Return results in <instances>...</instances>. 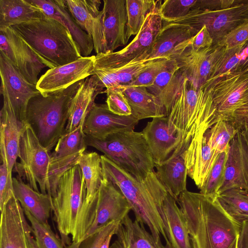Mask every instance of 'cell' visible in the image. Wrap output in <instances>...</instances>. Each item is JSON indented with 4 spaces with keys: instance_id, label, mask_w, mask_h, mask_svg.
Wrapping results in <instances>:
<instances>
[{
    "instance_id": "cell-9",
    "label": "cell",
    "mask_w": 248,
    "mask_h": 248,
    "mask_svg": "<svg viewBox=\"0 0 248 248\" xmlns=\"http://www.w3.org/2000/svg\"><path fill=\"white\" fill-rule=\"evenodd\" d=\"M212 102L202 123L204 133L217 123L234 120L235 111L248 102V73L232 71L212 85Z\"/></svg>"
},
{
    "instance_id": "cell-56",
    "label": "cell",
    "mask_w": 248,
    "mask_h": 248,
    "mask_svg": "<svg viewBox=\"0 0 248 248\" xmlns=\"http://www.w3.org/2000/svg\"><path fill=\"white\" fill-rule=\"evenodd\" d=\"M117 231L110 232L102 242L100 248H109L110 243L112 236L116 234Z\"/></svg>"
},
{
    "instance_id": "cell-10",
    "label": "cell",
    "mask_w": 248,
    "mask_h": 248,
    "mask_svg": "<svg viewBox=\"0 0 248 248\" xmlns=\"http://www.w3.org/2000/svg\"><path fill=\"white\" fill-rule=\"evenodd\" d=\"M248 0H240L230 7L221 10L192 8L185 16L170 23L188 25L194 35L205 26L214 46L218 45L229 32L248 17Z\"/></svg>"
},
{
    "instance_id": "cell-46",
    "label": "cell",
    "mask_w": 248,
    "mask_h": 248,
    "mask_svg": "<svg viewBox=\"0 0 248 248\" xmlns=\"http://www.w3.org/2000/svg\"><path fill=\"white\" fill-rule=\"evenodd\" d=\"M120 222L112 221L98 228L92 234L82 240L76 247L69 246L68 248H100L107 236L111 232L117 231Z\"/></svg>"
},
{
    "instance_id": "cell-29",
    "label": "cell",
    "mask_w": 248,
    "mask_h": 248,
    "mask_svg": "<svg viewBox=\"0 0 248 248\" xmlns=\"http://www.w3.org/2000/svg\"><path fill=\"white\" fill-rule=\"evenodd\" d=\"M115 235L109 248H172L170 244L164 245L161 240L156 241L143 223L133 221L129 215L120 222Z\"/></svg>"
},
{
    "instance_id": "cell-22",
    "label": "cell",
    "mask_w": 248,
    "mask_h": 248,
    "mask_svg": "<svg viewBox=\"0 0 248 248\" xmlns=\"http://www.w3.org/2000/svg\"><path fill=\"white\" fill-rule=\"evenodd\" d=\"M46 16L64 26L70 32L82 57H88L94 49L92 38L77 23L64 0H27Z\"/></svg>"
},
{
    "instance_id": "cell-19",
    "label": "cell",
    "mask_w": 248,
    "mask_h": 248,
    "mask_svg": "<svg viewBox=\"0 0 248 248\" xmlns=\"http://www.w3.org/2000/svg\"><path fill=\"white\" fill-rule=\"evenodd\" d=\"M139 121L132 115L122 116L110 111L107 104H95L83 125L85 135L103 139L112 134L125 130H134Z\"/></svg>"
},
{
    "instance_id": "cell-41",
    "label": "cell",
    "mask_w": 248,
    "mask_h": 248,
    "mask_svg": "<svg viewBox=\"0 0 248 248\" xmlns=\"http://www.w3.org/2000/svg\"><path fill=\"white\" fill-rule=\"evenodd\" d=\"M245 45L226 49L216 62L205 83L212 86L218 78L232 71L241 61L242 58L240 52Z\"/></svg>"
},
{
    "instance_id": "cell-30",
    "label": "cell",
    "mask_w": 248,
    "mask_h": 248,
    "mask_svg": "<svg viewBox=\"0 0 248 248\" xmlns=\"http://www.w3.org/2000/svg\"><path fill=\"white\" fill-rule=\"evenodd\" d=\"M185 75L177 61L170 58L156 78L153 84L147 88L164 107L167 116L170 113Z\"/></svg>"
},
{
    "instance_id": "cell-12",
    "label": "cell",
    "mask_w": 248,
    "mask_h": 248,
    "mask_svg": "<svg viewBox=\"0 0 248 248\" xmlns=\"http://www.w3.org/2000/svg\"><path fill=\"white\" fill-rule=\"evenodd\" d=\"M0 51L28 82L36 86L38 75L47 66L11 27L0 30Z\"/></svg>"
},
{
    "instance_id": "cell-33",
    "label": "cell",
    "mask_w": 248,
    "mask_h": 248,
    "mask_svg": "<svg viewBox=\"0 0 248 248\" xmlns=\"http://www.w3.org/2000/svg\"><path fill=\"white\" fill-rule=\"evenodd\" d=\"M130 107L132 115L139 121L167 116L158 99L145 87L120 86Z\"/></svg>"
},
{
    "instance_id": "cell-32",
    "label": "cell",
    "mask_w": 248,
    "mask_h": 248,
    "mask_svg": "<svg viewBox=\"0 0 248 248\" xmlns=\"http://www.w3.org/2000/svg\"><path fill=\"white\" fill-rule=\"evenodd\" d=\"M14 194L24 211L29 212L39 222L48 225L52 201L48 195L37 192L21 179L13 177Z\"/></svg>"
},
{
    "instance_id": "cell-16",
    "label": "cell",
    "mask_w": 248,
    "mask_h": 248,
    "mask_svg": "<svg viewBox=\"0 0 248 248\" xmlns=\"http://www.w3.org/2000/svg\"><path fill=\"white\" fill-rule=\"evenodd\" d=\"M131 210L130 205L120 189L104 174L97 192L94 219L82 240L110 222H121Z\"/></svg>"
},
{
    "instance_id": "cell-35",
    "label": "cell",
    "mask_w": 248,
    "mask_h": 248,
    "mask_svg": "<svg viewBox=\"0 0 248 248\" xmlns=\"http://www.w3.org/2000/svg\"><path fill=\"white\" fill-rule=\"evenodd\" d=\"M44 16L40 9L27 0H0V30Z\"/></svg>"
},
{
    "instance_id": "cell-52",
    "label": "cell",
    "mask_w": 248,
    "mask_h": 248,
    "mask_svg": "<svg viewBox=\"0 0 248 248\" xmlns=\"http://www.w3.org/2000/svg\"><path fill=\"white\" fill-rule=\"evenodd\" d=\"M237 248H248V220L241 225Z\"/></svg>"
},
{
    "instance_id": "cell-1",
    "label": "cell",
    "mask_w": 248,
    "mask_h": 248,
    "mask_svg": "<svg viewBox=\"0 0 248 248\" xmlns=\"http://www.w3.org/2000/svg\"><path fill=\"white\" fill-rule=\"evenodd\" d=\"M177 202L186 220L192 248H237L241 225L215 198L186 190Z\"/></svg>"
},
{
    "instance_id": "cell-42",
    "label": "cell",
    "mask_w": 248,
    "mask_h": 248,
    "mask_svg": "<svg viewBox=\"0 0 248 248\" xmlns=\"http://www.w3.org/2000/svg\"><path fill=\"white\" fill-rule=\"evenodd\" d=\"M227 153H220L212 167L200 193L215 198L222 184L224 176Z\"/></svg>"
},
{
    "instance_id": "cell-34",
    "label": "cell",
    "mask_w": 248,
    "mask_h": 248,
    "mask_svg": "<svg viewBox=\"0 0 248 248\" xmlns=\"http://www.w3.org/2000/svg\"><path fill=\"white\" fill-rule=\"evenodd\" d=\"M157 59L133 61L117 68H104L94 66L93 75L96 76L105 88L109 89L129 84Z\"/></svg>"
},
{
    "instance_id": "cell-45",
    "label": "cell",
    "mask_w": 248,
    "mask_h": 248,
    "mask_svg": "<svg viewBox=\"0 0 248 248\" xmlns=\"http://www.w3.org/2000/svg\"><path fill=\"white\" fill-rule=\"evenodd\" d=\"M105 92L107 95V105L110 111L122 116L132 114L130 107L120 86L106 89Z\"/></svg>"
},
{
    "instance_id": "cell-23",
    "label": "cell",
    "mask_w": 248,
    "mask_h": 248,
    "mask_svg": "<svg viewBox=\"0 0 248 248\" xmlns=\"http://www.w3.org/2000/svg\"><path fill=\"white\" fill-rule=\"evenodd\" d=\"M219 154L213 150L203 133L195 135L186 151L187 175L201 189Z\"/></svg>"
},
{
    "instance_id": "cell-37",
    "label": "cell",
    "mask_w": 248,
    "mask_h": 248,
    "mask_svg": "<svg viewBox=\"0 0 248 248\" xmlns=\"http://www.w3.org/2000/svg\"><path fill=\"white\" fill-rule=\"evenodd\" d=\"M85 137L82 125L70 132L64 133L50 154V164L65 160L78 159L87 148Z\"/></svg>"
},
{
    "instance_id": "cell-49",
    "label": "cell",
    "mask_w": 248,
    "mask_h": 248,
    "mask_svg": "<svg viewBox=\"0 0 248 248\" xmlns=\"http://www.w3.org/2000/svg\"><path fill=\"white\" fill-rule=\"evenodd\" d=\"M0 210L2 211L4 206L14 196L13 182L8 179V170L5 157L0 155Z\"/></svg>"
},
{
    "instance_id": "cell-54",
    "label": "cell",
    "mask_w": 248,
    "mask_h": 248,
    "mask_svg": "<svg viewBox=\"0 0 248 248\" xmlns=\"http://www.w3.org/2000/svg\"><path fill=\"white\" fill-rule=\"evenodd\" d=\"M248 145V117L235 121Z\"/></svg>"
},
{
    "instance_id": "cell-4",
    "label": "cell",
    "mask_w": 248,
    "mask_h": 248,
    "mask_svg": "<svg viewBox=\"0 0 248 248\" xmlns=\"http://www.w3.org/2000/svg\"><path fill=\"white\" fill-rule=\"evenodd\" d=\"M11 27L49 68L71 63L82 57L69 31L46 15Z\"/></svg>"
},
{
    "instance_id": "cell-39",
    "label": "cell",
    "mask_w": 248,
    "mask_h": 248,
    "mask_svg": "<svg viewBox=\"0 0 248 248\" xmlns=\"http://www.w3.org/2000/svg\"><path fill=\"white\" fill-rule=\"evenodd\" d=\"M238 130L234 120H223L214 124L203 134L213 150L220 154L228 153L230 143Z\"/></svg>"
},
{
    "instance_id": "cell-18",
    "label": "cell",
    "mask_w": 248,
    "mask_h": 248,
    "mask_svg": "<svg viewBox=\"0 0 248 248\" xmlns=\"http://www.w3.org/2000/svg\"><path fill=\"white\" fill-rule=\"evenodd\" d=\"M103 2L101 10V53H108L127 43L126 0H104Z\"/></svg>"
},
{
    "instance_id": "cell-28",
    "label": "cell",
    "mask_w": 248,
    "mask_h": 248,
    "mask_svg": "<svg viewBox=\"0 0 248 248\" xmlns=\"http://www.w3.org/2000/svg\"><path fill=\"white\" fill-rule=\"evenodd\" d=\"M194 35L192 30L188 25L164 22L152 47L139 61L170 59L181 44Z\"/></svg>"
},
{
    "instance_id": "cell-20",
    "label": "cell",
    "mask_w": 248,
    "mask_h": 248,
    "mask_svg": "<svg viewBox=\"0 0 248 248\" xmlns=\"http://www.w3.org/2000/svg\"><path fill=\"white\" fill-rule=\"evenodd\" d=\"M232 188L248 191V145L239 129L230 143L224 178L217 195Z\"/></svg>"
},
{
    "instance_id": "cell-21",
    "label": "cell",
    "mask_w": 248,
    "mask_h": 248,
    "mask_svg": "<svg viewBox=\"0 0 248 248\" xmlns=\"http://www.w3.org/2000/svg\"><path fill=\"white\" fill-rule=\"evenodd\" d=\"M191 140L186 139L181 141L165 161L155 165L158 178L176 201L179 195L187 190L188 175L185 157Z\"/></svg>"
},
{
    "instance_id": "cell-43",
    "label": "cell",
    "mask_w": 248,
    "mask_h": 248,
    "mask_svg": "<svg viewBox=\"0 0 248 248\" xmlns=\"http://www.w3.org/2000/svg\"><path fill=\"white\" fill-rule=\"evenodd\" d=\"M24 212L31 223L32 233L39 248H64L62 241L53 232L49 224H42L28 211Z\"/></svg>"
},
{
    "instance_id": "cell-6",
    "label": "cell",
    "mask_w": 248,
    "mask_h": 248,
    "mask_svg": "<svg viewBox=\"0 0 248 248\" xmlns=\"http://www.w3.org/2000/svg\"><path fill=\"white\" fill-rule=\"evenodd\" d=\"M87 146L93 147L139 180L155 170V163L142 132L125 130L101 140L85 135Z\"/></svg>"
},
{
    "instance_id": "cell-51",
    "label": "cell",
    "mask_w": 248,
    "mask_h": 248,
    "mask_svg": "<svg viewBox=\"0 0 248 248\" xmlns=\"http://www.w3.org/2000/svg\"><path fill=\"white\" fill-rule=\"evenodd\" d=\"M234 0H197L193 8L217 10L226 9L240 2Z\"/></svg>"
},
{
    "instance_id": "cell-14",
    "label": "cell",
    "mask_w": 248,
    "mask_h": 248,
    "mask_svg": "<svg viewBox=\"0 0 248 248\" xmlns=\"http://www.w3.org/2000/svg\"><path fill=\"white\" fill-rule=\"evenodd\" d=\"M0 213V248H33L31 226L14 195Z\"/></svg>"
},
{
    "instance_id": "cell-53",
    "label": "cell",
    "mask_w": 248,
    "mask_h": 248,
    "mask_svg": "<svg viewBox=\"0 0 248 248\" xmlns=\"http://www.w3.org/2000/svg\"><path fill=\"white\" fill-rule=\"evenodd\" d=\"M241 60L239 64L232 70L243 71L248 67V43L247 42L241 51Z\"/></svg>"
},
{
    "instance_id": "cell-58",
    "label": "cell",
    "mask_w": 248,
    "mask_h": 248,
    "mask_svg": "<svg viewBox=\"0 0 248 248\" xmlns=\"http://www.w3.org/2000/svg\"><path fill=\"white\" fill-rule=\"evenodd\" d=\"M243 71L244 72L248 73V67Z\"/></svg>"
},
{
    "instance_id": "cell-48",
    "label": "cell",
    "mask_w": 248,
    "mask_h": 248,
    "mask_svg": "<svg viewBox=\"0 0 248 248\" xmlns=\"http://www.w3.org/2000/svg\"><path fill=\"white\" fill-rule=\"evenodd\" d=\"M248 41V17L229 32L218 44L226 49L244 46Z\"/></svg>"
},
{
    "instance_id": "cell-55",
    "label": "cell",
    "mask_w": 248,
    "mask_h": 248,
    "mask_svg": "<svg viewBox=\"0 0 248 248\" xmlns=\"http://www.w3.org/2000/svg\"><path fill=\"white\" fill-rule=\"evenodd\" d=\"M247 117H248V102L235 111L234 120L236 121Z\"/></svg>"
},
{
    "instance_id": "cell-50",
    "label": "cell",
    "mask_w": 248,
    "mask_h": 248,
    "mask_svg": "<svg viewBox=\"0 0 248 248\" xmlns=\"http://www.w3.org/2000/svg\"><path fill=\"white\" fill-rule=\"evenodd\" d=\"M182 46L198 52L213 46V40L205 26L190 39L182 43Z\"/></svg>"
},
{
    "instance_id": "cell-24",
    "label": "cell",
    "mask_w": 248,
    "mask_h": 248,
    "mask_svg": "<svg viewBox=\"0 0 248 248\" xmlns=\"http://www.w3.org/2000/svg\"><path fill=\"white\" fill-rule=\"evenodd\" d=\"M26 124L17 119L10 104L3 100L0 113V155L5 156L11 182H13L12 171L18 156L20 134Z\"/></svg>"
},
{
    "instance_id": "cell-5",
    "label": "cell",
    "mask_w": 248,
    "mask_h": 248,
    "mask_svg": "<svg viewBox=\"0 0 248 248\" xmlns=\"http://www.w3.org/2000/svg\"><path fill=\"white\" fill-rule=\"evenodd\" d=\"M84 80L46 96L40 93L29 101L26 123L31 126L41 145L49 152L65 133L72 100Z\"/></svg>"
},
{
    "instance_id": "cell-7",
    "label": "cell",
    "mask_w": 248,
    "mask_h": 248,
    "mask_svg": "<svg viewBox=\"0 0 248 248\" xmlns=\"http://www.w3.org/2000/svg\"><path fill=\"white\" fill-rule=\"evenodd\" d=\"M212 91L211 86L204 83L198 88L185 76L167 116L170 132L178 139L179 144L196 133Z\"/></svg>"
},
{
    "instance_id": "cell-13",
    "label": "cell",
    "mask_w": 248,
    "mask_h": 248,
    "mask_svg": "<svg viewBox=\"0 0 248 248\" xmlns=\"http://www.w3.org/2000/svg\"><path fill=\"white\" fill-rule=\"evenodd\" d=\"M0 93L11 105L17 119L26 124V112L30 100L40 93L17 68L0 53Z\"/></svg>"
},
{
    "instance_id": "cell-17",
    "label": "cell",
    "mask_w": 248,
    "mask_h": 248,
    "mask_svg": "<svg viewBox=\"0 0 248 248\" xmlns=\"http://www.w3.org/2000/svg\"><path fill=\"white\" fill-rule=\"evenodd\" d=\"M95 56L81 57L63 65L49 68L38 79L36 88L43 95L67 88L93 75Z\"/></svg>"
},
{
    "instance_id": "cell-25",
    "label": "cell",
    "mask_w": 248,
    "mask_h": 248,
    "mask_svg": "<svg viewBox=\"0 0 248 248\" xmlns=\"http://www.w3.org/2000/svg\"><path fill=\"white\" fill-rule=\"evenodd\" d=\"M142 132L155 166L165 161L179 145L178 139L170 132L167 116L153 118Z\"/></svg>"
},
{
    "instance_id": "cell-11",
    "label": "cell",
    "mask_w": 248,
    "mask_h": 248,
    "mask_svg": "<svg viewBox=\"0 0 248 248\" xmlns=\"http://www.w3.org/2000/svg\"><path fill=\"white\" fill-rule=\"evenodd\" d=\"M160 2V0L156 1L140 31L127 46L118 51L97 54L94 67L117 68L133 61H139L152 47L162 27L163 20L159 13Z\"/></svg>"
},
{
    "instance_id": "cell-40",
    "label": "cell",
    "mask_w": 248,
    "mask_h": 248,
    "mask_svg": "<svg viewBox=\"0 0 248 248\" xmlns=\"http://www.w3.org/2000/svg\"><path fill=\"white\" fill-rule=\"evenodd\" d=\"M156 2L154 0H126L127 21L125 36L127 42L131 36L139 32Z\"/></svg>"
},
{
    "instance_id": "cell-31",
    "label": "cell",
    "mask_w": 248,
    "mask_h": 248,
    "mask_svg": "<svg viewBox=\"0 0 248 248\" xmlns=\"http://www.w3.org/2000/svg\"><path fill=\"white\" fill-rule=\"evenodd\" d=\"M177 203L168 193L163 206L166 235L172 248H192L186 220Z\"/></svg>"
},
{
    "instance_id": "cell-8",
    "label": "cell",
    "mask_w": 248,
    "mask_h": 248,
    "mask_svg": "<svg viewBox=\"0 0 248 248\" xmlns=\"http://www.w3.org/2000/svg\"><path fill=\"white\" fill-rule=\"evenodd\" d=\"M18 157L19 162H16L13 170L17 174V178L25 180L37 192H39V186L41 193L49 196L50 154L28 124L20 134Z\"/></svg>"
},
{
    "instance_id": "cell-2",
    "label": "cell",
    "mask_w": 248,
    "mask_h": 248,
    "mask_svg": "<svg viewBox=\"0 0 248 248\" xmlns=\"http://www.w3.org/2000/svg\"><path fill=\"white\" fill-rule=\"evenodd\" d=\"M104 175L121 191L135 215V219L146 225L156 240L162 236L170 244L166 235L163 206L168 193L155 170L139 180L120 168L105 155H101Z\"/></svg>"
},
{
    "instance_id": "cell-27",
    "label": "cell",
    "mask_w": 248,
    "mask_h": 248,
    "mask_svg": "<svg viewBox=\"0 0 248 248\" xmlns=\"http://www.w3.org/2000/svg\"><path fill=\"white\" fill-rule=\"evenodd\" d=\"M81 28L92 38L96 54L102 52L100 0H64Z\"/></svg>"
},
{
    "instance_id": "cell-3",
    "label": "cell",
    "mask_w": 248,
    "mask_h": 248,
    "mask_svg": "<svg viewBox=\"0 0 248 248\" xmlns=\"http://www.w3.org/2000/svg\"><path fill=\"white\" fill-rule=\"evenodd\" d=\"M97 195L90 203L86 202L85 182L78 164L61 176L52 201V211L63 245L69 242V235L72 246H77L82 241L94 219Z\"/></svg>"
},
{
    "instance_id": "cell-44",
    "label": "cell",
    "mask_w": 248,
    "mask_h": 248,
    "mask_svg": "<svg viewBox=\"0 0 248 248\" xmlns=\"http://www.w3.org/2000/svg\"><path fill=\"white\" fill-rule=\"evenodd\" d=\"M197 0H166L159 7L163 21L172 22L186 16L193 8Z\"/></svg>"
},
{
    "instance_id": "cell-36",
    "label": "cell",
    "mask_w": 248,
    "mask_h": 248,
    "mask_svg": "<svg viewBox=\"0 0 248 248\" xmlns=\"http://www.w3.org/2000/svg\"><path fill=\"white\" fill-rule=\"evenodd\" d=\"M76 164L81 170L86 188V201L90 203L98 192L103 179L101 155L96 152H84Z\"/></svg>"
},
{
    "instance_id": "cell-59",
    "label": "cell",
    "mask_w": 248,
    "mask_h": 248,
    "mask_svg": "<svg viewBox=\"0 0 248 248\" xmlns=\"http://www.w3.org/2000/svg\"><path fill=\"white\" fill-rule=\"evenodd\" d=\"M247 15H248V13H247Z\"/></svg>"
},
{
    "instance_id": "cell-47",
    "label": "cell",
    "mask_w": 248,
    "mask_h": 248,
    "mask_svg": "<svg viewBox=\"0 0 248 248\" xmlns=\"http://www.w3.org/2000/svg\"><path fill=\"white\" fill-rule=\"evenodd\" d=\"M168 58H159L140 73L130 83L126 85L145 87L152 85L159 73L164 67Z\"/></svg>"
},
{
    "instance_id": "cell-57",
    "label": "cell",
    "mask_w": 248,
    "mask_h": 248,
    "mask_svg": "<svg viewBox=\"0 0 248 248\" xmlns=\"http://www.w3.org/2000/svg\"><path fill=\"white\" fill-rule=\"evenodd\" d=\"M32 243L33 246V248H39L36 242L35 239H34V237H33L32 239Z\"/></svg>"
},
{
    "instance_id": "cell-38",
    "label": "cell",
    "mask_w": 248,
    "mask_h": 248,
    "mask_svg": "<svg viewBox=\"0 0 248 248\" xmlns=\"http://www.w3.org/2000/svg\"><path fill=\"white\" fill-rule=\"evenodd\" d=\"M215 199L226 213L241 225L248 220V191L232 188L217 194Z\"/></svg>"
},
{
    "instance_id": "cell-26",
    "label": "cell",
    "mask_w": 248,
    "mask_h": 248,
    "mask_svg": "<svg viewBox=\"0 0 248 248\" xmlns=\"http://www.w3.org/2000/svg\"><path fill=\"white\" fill-rule=\"evenodd\" d=\"M105 88L99 78L92 75L85 78L72 100L65 133L83 126L89 113L95 105L97 96Z\"/></svg>"
},
{
    "instance_id": "cell-15",
    "label": "cell",
    "mask_w": 248,
    "mask_h": 248,
    "mask_svg": "<svg viewBox=\"0 0 248 248\" xmlns=\"http://www.w3.org/2000/svg\"><path fill=\"white\" fill-rule=\"evenodd\" d=\"M225 50L224 46L216 45L195 52L181 44L170 58L177 61L185 77L199 88L208 79L216 62Z\"/></svg>"
}]
</instances>
